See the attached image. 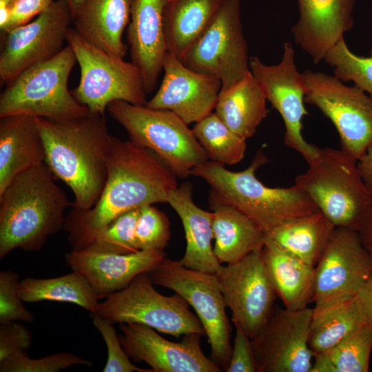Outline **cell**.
<instances>
[{
	"instance_id": "6da1fadb",
	"label": "cell",
	"mask_w": 372,
	"mask_h": 372,
	"mask_svg": "<svg viewBox=\"0 0 372 372\" xmlns=\"http://www.w3.org/2000/svg\"><path fill=\"white\" fill-rule=\"evenodd\" d=\"M177 176L151 150L113 136L103 192L87 210L72 209L63 229L72 250L84 249L118 216L144 205L167 202Z\"/></svg>"
},
{
	"instance_id": "7a4b0ae2",
	"label": "cell",
	"mask_w": 372,
	"mask_h": 372,
	"mask_svg": "<svg viewBox=\"0 0 372 372\" xmlns=\"http://www.w3.org/2000/svg\"><path fill=\"white\" fill-rule=\"evenodd\" d=\"M36 121L45 147V163L72 191V208L91 209L106 182L113 138L104 115L90 113L65 121L36 117Z\"/></svg>"
},
{
	"instance_id": "3957f363",
	"label": "cell",
	"mask_w": 372,
	"mask_h": 372,
	"mask_svg": "<svg viewBox=\"0 0 372 372\" xmlns=\"http://www.w3.org/2000/svg\"><path fill=\"white\" fill-rule=\"evenodd\" d=\"M43 163L16 176L0 193V258L15 249L37 251L63 228L73 206Z\"/></svg>"
},
{
	"instance_id": "277c9868",
	"label": "cell",
	"mask_w": 372,
	"mask_h": 372,
	"mask_svg": "<svg viewBox=\"0 0 372 372\" xmlns=\"http://www.w3.org/2000/svg\"><path fill=\"white\" fill-rule=\"evenodd\" d=\"M268 161L259 151L251 165L241 172H231L212 161L194 167L190 175L210 186L211 206H231L249 218L265 233L289 220L319 210L299 187H269L256 176V171Z\"/></svg>"
},
{
	"instance_id": "5b68a950",
	"label": "cell",
	"mask_w": 372,
	"mask_h": 372,
	"mask_svg": "<svg viewBox=\"0 0 372 372\" xmlns=\"http://www.w3.org/2000/svg\"><path fill=\"white\" fill-rule=\"evenodd\" d=\"M358 161L342 149L319 148L308 169L296 176L302 189L335 227L358 231L372 203V194Z\"/></svg>"
},
{
	"instance_id": "8992f818",
	"label": "cell",
	"mask_w": 372,
	"mask_h": 372,
	"mask_svg": "<svg viewBox=\"0 0 372 372\" xmlns=\"http://www.w3.org/2000/svg\"><path fill=\"white\" fill-rule=\"evenodd\" d=\"M76 63L68 44L52 59L24 70L1 94L0 117L28 115L65 121L90 114L68 89Z\"/></svg>"
},
{
	"instance_id": "52a82bcc",
	"label": "cell",
	"mask_w": 372,
	"mask_h": 372,
	"mask_svg": "<svg viewBox=\"0 0 372 372\" xmlns=\"http://www.w3.org/2000/svg\"><path fill=\"white\" fill-rule=\"evenodd\" d=\"M107 110L131 141L153 152L177 177L187 178L209 161L192 130L174 112L123 101L110 103Z\"/></svg>"
},
{
	"instance_id": "ba28073f",
	"label": "cell",
	"mask_w": 372,
	"mask_h": 372,
	"mask_svg": "<svg viewBox=\"0 0 372 372\" xmlns=\"http://www.w3.org/2000/svg\"><path fill=\"white\" fill-rule=\"evenodd\" d=\"M67 43L80 68V81L71 91L91 114L104 115L108 105L123 101L145 105L146 92L138 68L88 43L70 28Z\"/></svg>"
},
{
	"instance_id": "9c48e42d",
	"label": "cell",
	"mask_w": 372,
	"mask_h": 372,
	"mask_svg": "<svg viewBox=\"0 0 372 372\" xmlns=\"http://www.w3.org/2000/svg\"><path fill=\"white\" fill-rule=\"evenodd\" d=\"M147 274L154 285L174 291L194 309L210 345V358L225 371L232 350L231 327L216 274L187 268L166 257Z\"/></svg>"
},
{
	"instance_id": "30bf717a",
	"label": "cell",
	"mask_w": 372,
	"mask_h": 372,
	"mask_svg": "<svg viewBox=\"0 0 372 372\" xmlns=\"http://www.w3.org/2000/svg\"><path fill=\"white\" fill-rule=\"evenodd\" d=\"M147 272L138 275L125 288L99 302L96 311L112 323H138L175 337L205 335L189 304L179 294L164 296L156 290Z\"/></svg>"
},
{
	"instance_id": "8fae6325",
	"label": "cell",
	"mask_w": 372,
	"mask_h": 372,
	"mask_svg": "<svg viewBox=\"0 0 372 372\" xmlns=\"http://www.w3.org/2000/svg\"><path fill=\"white\" fill-rule=\"evenodd\" d=\"M371 273L372 259L358 231L335 227L315 266L312 320L355 298Z\"/></svg>"
},
{
	"instance_id": "7c38bea8",
	"label": "cell",
	"mask_w": 372,
	"mask_h": 372,
	"mask_svg": "<svg viewBox=\"0 0 372 372\" xmlns=\"http://www.w3.org/2000/svg\"><path fill=\"white\" fill-rule=\"evenodd\" d=\"M241 19V0H224L217 14L180 61L198 73L220 80L229 89L250 70Z\"/></svg>"
},
{
	"instance_id": "4fadbf2b",
	"label": "cell",
	"mask_w": 372,
	"mask_h": 372,
	"mask_svg": "<svg viewBox=\"0 0 372 372\" xmlns=\"http://www.w3.org/2000/svg\"><path fill=\"white\" fill-rule=\"evenodd\" d=\"M304 101L318 107L336 128L341 149L357 161L372 145V99L334 75L304 70Z\"/></svg>"
},
{
	"instance_id": "5bb4252c",
	"label": "cell",
	"mask_w": 372,
	"mask_h": 372,
	"mask_svg": "<svg viewBox=\"0 0 372 372\" xmlns=\"http://www.w3.org/2000/svg\"><path fill=\"white\" fill-rule=\"evenodd\" d=\"M71 22L68 2L55 0L34 20L6 32L0 53L1 82L8 85L26 69L59 53Z\"/></svg>"
},
{
	"instance_id": "9a60e30c",
	"label": "cell",
	"mask_w": 372,
	"mask_h": 372,
	"mask_svg": "<svg viewBox=\"0 0 372 372\" xmlns=\"http://www.w3.org/2000/svg\"><path fill=\"white\" fill-rule=\"evenodd\" d=\"M216 274L235 327L254 338L268 322L277 297L265 269L262 249L222 265Z\"/></svg>"
},
{
	"instance_id": "2e32d148",
	"label": "cell",
	"mask_w": 372,
	"mask_h": 372,
	"mask_svg": "<svg viewBox=\"0 0 372 372\" xmlns=\"http://www.w3.org/2000/svg\"><path fill=\"white\" fill-rule=\"evenodd\" d=\"M249 69L267 100L284 121L285 145L300 154L309 163L317 156L319 147L307 142L302 134V120L308 112L304 105V83L296 65L292 44L285 42L282 57L278 63L267 65L258 56H252Z\"/></svg>"
},
{
	"instance_id": "e0dca14e",
	"label": "cell",
	"mask_w": 372,
	"mask_h": 372,
	"mask_svg": "<svg viewBox=\"0 0 372 372\" xmlns=\"http://www.w3.org/2000/svg\"><path fill=\"white\" fill-rule=\"evenodd\" d=\"M312 320L313 308L289 310L275 305L264 328L251 339L258 372H311Z\"/></svg>"
},
{
	"instance_id": "ac0fdd59",
	"label": "cell",
	"mask_w": 372,
	"mask_h": 372,
	"mask_svg": "<svg viewBox=\"0 0 372 372\" xmlns=\"http://www.w3.org/2000/svg\"><path fill=\"white\" fill-rule=\"evenodd\" d=\"M120 327L119 340L130 360L145 362L154 372L223 371L203 353L199 333L185 335L180 342H174L143 324L121 323Z\"/></svg>"
},
{
	"instance_id": "d6986e66",
	"label": "cell",
	"mask_w": 372,
	"mask_h": 372,
	"mask_svg": "<svg viewBox=\"0 0 372 372\" xmlns=\"http://www.w3.org/2000/svg\"><path fill=\"white\" fill-rule=\"evenodd\" d=\"M161 85L145 106L168 110L187 125L204 118L215 109L222 83L186 67L177 57L166 53Z\"/></svg>"
},
{
	"instance_id": "ffe728a7",
	"label": "cell",
	"mask_w": 372,
	"mask_h": 372,
	"mask_svg": "<svg viewBox=\"0 0 372 372\" xmlns=\"http://www.w3.org/2000/svg\"><path fill=\"white\" fill-rule=\"evenodd\" d=\"M165 256L164 251L157 250L119 254L81 249L67 253L65 259L73 271L86 277L101 298L125 288L138 275L155 267Z\"/></svg>"
},
{
	"instance_id": "44dd1931",
	"label": "cell",
	"mask_w": 372,
	"mask_h": 372,
	"mask_svg": "<svg viewBox=\"0 0 372 372\" xmlns=\"http://www.w3.org/2000/svg\"><path fill=\"white\" fill-rule=\"evenodd\" d=\"M299 17L291 28L295 43L315 64L353 27L355 0H297Z\"/></svg>"
},
{
	"instance_id": "7402d4cb",
	"label": "cell",
	"mask_w": 372,
	"mask_h": 372,
	"mask_svg": "<svg viewBox=\"0 0 372 372\" xmlns=\"http://www.w3.org/2000/svg\"><path fill=\"white\" fill-rule=\"evenodd\" d=\"M166 0H133L127 31L132 62L139 69L147 94L152 92L167 53L163 14Z\"/></svg>"
},
{
	"instance_id": "603a6c76",
	"label": "cell",
	"mask_w": 372,
	"mask_h": 372,
	"mask_svg": "<svg viewBox=\"0 0 372 372\" xmlns=\"http://www.w3.org/2000/svg\"><path fill=\"white\" fill-rule=\"evenodd\" d=\"M133 0H83L72 15L75 31L102 50L124 58L127 46L122 39L128 25Z\"/></svg>"
},
{
	"instance_id": "cb8c5ba5",
	"label": "cell",
	"mask_w": 372,
	"mask_h": 372,
	"mask_svg": "<svg viewBox=\"0 0 372 372\" xmlns=\"http://www.w3.org/2000/svg\"><path fill=\"white\" fill-rule=\"evenodd\" d=\"M167 203L180 218L185 234V251L179 262L189 269L217 273L222 265L211 245L212 212L203 210L194 203L192 185L188 182L173 189Z\"/></svg>"
},
{
	"instance_id": "d4e9b609",
	"label": "cell",
	"mask_w": 372,
	"mask_h": 372,
	"mask_svg": "<svg viewBox=\"0 0 372 372\" xmlns=\"http://www.w3.org/2000/svg\"><path fill=\"white\" fill-rule=\"evenodd\" d=\"M45 152L36 117H0V193L19 174L45 163Z\"/></svg>"
},
{
	"instance_id": "484cf974",
	"label": "cell",
	"mask_w": 372,
	"mask_h": 372,
	"mask_svg": "<svg viewBox=\"0 0 372 372\" xmlns=\"http://www.w3.org/2000/svg\"><path fill=\"white\" fill-rule=\"evenodd\" d=\"M262 257L274 291L285 308L298 310L312 302L315 267L304 262L267 236Z\"/></svg>"
},
{
	"instance_id": "4316f807",
	"label": "cell",
	"mask_w": 372,
	"mask_h": 372,
	"mask_svg": "<svg viewBox=\"0 0 372 372\" xmlns=\"http://www.w3.org/2000/svg\"><path fill=\"white\" fill-rule=\"evenodd\" d=\"M224 0H166L163 26L166 51L179 60L214 18Z\"/></svg>"
},
{
	"instance_id": "83f0119b",
	"label": "cell",
	"mask_w": 372,
	"mask_h": 372,
	"mask_svg": "<svg viewBox=\"0 0 372 372\" xmlns=\"http://www.w3.org/2000/svg\"><path fill=\"white\" fill-rule=\"evenodd\" d=\"M214 254L220 264L236 262L262 249L266 234L238 209L225 205L211 206Z\"/></svg>"
},
{
	"instance_id": "f1b7e54d",
	"label": "cell",
	"mask_w": 372,
	"mask_h": 372,
	"mask_svg": "<svg viewBox=\"0 0 372 372\" xmlns=\"http://www.w3.org/2000/svg\"><path fill=\"white\" fill-rule=\"evenodd\" d=\"M266 96L249 72L227 90L220 91L215 113L234 132L245 139L253 136L267 117Z\"/></svg>"
},
{
	"instance_id": "f546056e",
	"label": "cell",
	"mask_w": 372,
	"mask_h": 372,
	"mask_svg": "<svg viewBox=\"0 0 372 372\" xmlns=\"http://www.w3.org/2000/svg\"><path fill=\"white\" fill-rule=\"evenodd\" d=\"M335 227L320 210L287 221L265 233L282 248L315 267Z\"/></svg>"
},
{
	"instance_id": "4dcf8cb0",
	"label": "cell",
	"mask_w": 372,
	"mask_h": 372,
	"mask_svg": "<svg viewBox=\"0 0 372 372\" xmlns=\"http://www.w3.org/2000/svg\"><path fill=\"white\" fill-rule=\"evenodd\" d=\"M19 291L24 302L43 300L76 304L94 313L99 299L86 277L78 271L52 278H25L20 281Z\"/></svg>"
},
{
	"instance_id": "1f68e13d",
	"label": "cell",
	"mask_w": 372,
	"mask_h": 372,
	"mask_svg": "<svg viewBox=\"0 0 372 372\" xmlns=\"http://www.w3.org/2000/svg\"><path fill=\"white\" fill-rule=\"evenodd\" d=\"M372 330L364 325L323 352L314 354L311 372H368Z\"/></svg>"
},
{
	"instance_id": "d6a6232c",
	"label": "cell",
	"mask_w": 372,
	"mask_h": 372,
	"mask_svg": "<svg viewBox=\"0 0 372 372\" xmlns=\"http://www.w3.org/2000/svg\"><path fill=\"white\" fill-rule=\"evenodd\" d=\"M364 325L365 314L357 296L324 316L312 320L309 347L313 355L323 352Z\"/></svg>"
},
{
	"instance_id": "836d02e7",
	"label": "cell",
	"mask_w": 372,
	"mask_h": 372,
	"mask_svg": "<svg viewBox=\"0 0 372 372\" xmlns=\"http://www.w3.org/2000/svg\"><path fill=\"white\" fill-rule=\"evenodd\" d=\"M192 130L209 161L232 165L243 159L247 140L231 130L215 112L195 123Z\"/></svg>"
},
{
	"instance_id": "e575fe53",
	"label": "cell",
	"mask_w": 372,
	"mask_h": 372,
	"mask_svg": "<svg viewBox=\"0 0 372 372\" xmlns=\"http://www.w3.org/2000/svg\"><path fill=\"white\" fill-rule=\"evenodd\" d=\"M323 61L333 68L334 76L353 82L372 99V48L369 56H360L350 50L342 38L328 50Z\"/></svg>"
},
{
	"instance_id": "d590c367",
	"label": "cell",
	"mask_w": 372,
	"mask_h": 372,
	"mask_svg": "<svg viewBox=\"0 0 372 372\" xmlns=\"http://www.w3.org/2000/svg\"><path fill=\"white\" fill-rule=\"evenodd\" d=\"M138 214L139 208L120 215L97 234L83 249L119 254L140 251L135 236Z\"/></svg>"
},
{
	"instance_id": "8d00e7d4",
	"label": "cell",
	"mask_w": 372,
	"mask_h": 372,
	"mask_svg": "<svg viewBox=\"0 0 372 372\" xmlns=\"http://www.w3.org/2000/svg\"><path fill=\"white\" fill-rule=\"evenodd\" d=\"M135 236L139 250L164 251L170 239L169 219L152 205L140 207Z\"/></svg>"
},
{
	"instance_id": "74e56055",
	"label": "cell",
	"mask_w": 372,
	"mask_h": 372,
	"mask_svg": "<svg viewBox=\"0 0 372 372\" xmlns=\"http://www.w3.org/2000/svg\"><path fill=\"white\" fill-rule=\"evenodd\" d=\"M74 365L91 366L92 362L69 352H59L41 358L17 353L0 362L1 372H58Z\"/></svg>"
},
{
	"instance_id": "f35d334b",
	"label": "cell",
	"mask_w": 372,
	"mask_h": 372,
	"mask_svg": "<svg viewBox=\"0 0 372 372\" xmlns=\"http://www.w3.org/2000/svg\"><path fill=\"white\" fill-rule=\"evenodd\" d=\"M92 323L101 334L107 350L103 372H154L136 366L123 349L112 323L97 313H91Z\"/></svg>"
},
{
	"instance_id": "ab89813d",
	"label": "cell",
	"mask_w": 372,
	"mask_h": 372,
	"mask_svg": "<svg viewBox=\"0 0 372 372\" xmlns=\"http://www.w3.org/2000/svg\"><path fill=\"white\" fill-rule=\"evenodd\" d=\"M19 275L10 270L0 272V324L14 321L32 322L34 314L23 304L19 291Z\"/></svg>"
},
{
	"instance_id": "60d3db41",
	"label": "cell",
	"mask_w": 372,
	"mask_h": 372,
	"mask_svg": "<svg viewBox=\"0 0 372 372\" xmlns=\"http://www.w3.org/2000/svg\"><path fill=\"white\" fill-rule=\"evenodd\" d=\"M32 344V333L22 323L0 324V362L17 353L26 352Z\"/></svg>"
},
{
	"instance_id": "b9f144b4",
	"label": "cell",
	"mask_w": 372,
	"mask_h": 372,
	"mask_svg": "<svg viewBox=\"0 0 372 372\" xmlns=\"http://www.w3.org/2000/svg\"><path fill=\"white\" fill-rule=\"evenodd\" d=\"M236 334L231 357L226 372H258L251 339L239 327Z\"/></svg>"
},
{
	"instance_id": "7bdbcfd3",
	"label": "cell",
	"mask_w": 372,
	"mask_h": 372,
	"mask_svg": "<svg viewBox=\"0 0 372 372\" xmlns=\"http://www.w3.org/2000/svg\"><path fill=\"white\" fill-rule=\"evenodd\" d=\"M55 0H16L12 6L8 23L1 30L6 33L23 25L47 9Z\"/></svg>"
},
{
	"instance_id": "ee69618b",
	"label": "cell",
	"mask_w": 372,
	"mask_h": 372,
	"mask_svg": "<svg viewBox=\"0 0 372 372\" xmlns=\"http://www.w3.org/2000/svg\"><path fill=\"white\" fill-rule=\"evenodd\" d=\"M358 297L365 314L366 325L372 330V273L360 291Z\"/></svg>"
},
{
	"instance_id": "f6af8a7d",
	"label": "cell",
	"mask_w": 372,
	"mask_h": 372,
	"mask_svg": "<svg viewBox=\"0 0 372 372\" xmlns=\"http://www.w3.org/2000/svg\"><path fill=\"white\" fill-rule=\"evenodd\" d=\"M357 231L363 246L372 259V203Z\"/></svg>"
},
{
	"instance_id": "bcb514c9",
	"label": "cell",
	"mask_w": 372,
	"mask_h": 372,
	"mask_svg": "<svg viewBox=\"0 0 372 372\" xmlns=\"http://www.w3.org/2000/svg\"><path fill=\"white\" fill-rule=\"evenodd\" d=\"M357 164L365 185L372 194V145L358 160Z\"/></svg>"
},
{
	"instance_id": "7dc6e473",
	"label": "cell",
	"mask_w": 372,
	"mask_h": 372,
	"mask_svg": "<svg viewBox=\"0 0 372 372\" xmlns=\"http://www.w3.org/2000/svg\"><path fill=\"white\" fill-rule=\"evenodd\" d=\"M16 0H0V29L2 30L8 23L10 10Z\"/></svg>"
},
{
	"instance_id": "c3c4849f",
	"label": "cell",
	"mask_w": 372,
	"mask_h": 372,
	"mask_svg": "<svg viewBox=\"0 0 372 372\" xmlns=\"http://www.w3.org/2000/svg\"><path fill=\"white\" fill-rule=\"evenodd\" d=\"M72 12V16L74 14V13L76 12L83 0H65Z\"/></svg>"
}]
</instances>
